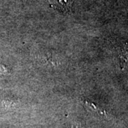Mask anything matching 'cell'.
I'll return each instance as SVG.
<instances>
[{
  "instance_id": "2",
  "label": "cell",
  "mask_w": 128,
  "mask_h": 128,
  "mask_svg": "<svg viewBox=\"0 0 128 128\" xmlns=\"http://www.w3.org/2000/svg\"><path fill=\"white\" fill-rule=\"evenodd\" d=\"M120 67L124 70L128 68V44L122 49L120 54Z\"/></svg>"
},
{
  "instance_id": "1",
  "label": "cell",
  "mask_w": 128,
  "mask_h": 128,
  "mask_svg": "<svg viewBox=\"0 0 128 128\" xmlns=\"http://www.w3.org/2000/svg\"><path fill=\"white\" fill-rule=\"evenodd\" d=\"M49 4L58 11L68 12L70 11L73 5L72 0H48Z\"/></svg>"
}]
</instances>
